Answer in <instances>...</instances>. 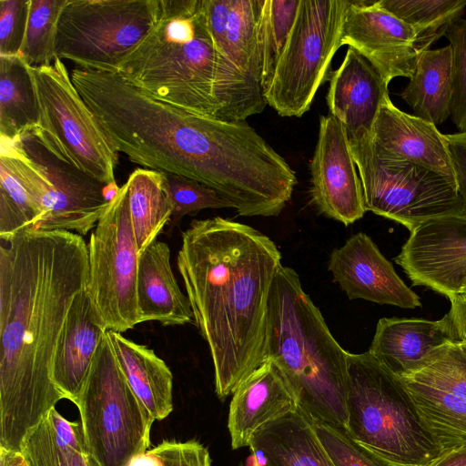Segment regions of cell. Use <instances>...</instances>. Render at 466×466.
Listing matches in <instances>:
<instances>
[{"label":"cell","mask_w":466,"mask_h":466,"mask_svg":"<svg viewBox=\"0 0 466 466\" xmlns=\"http://www.w3.org/2000/svg\"><path fill=\"white\" fill-rule=\"evenodd\" d=\"M88 246L67 230H24L0 246V448L26 434L65 399L53 360L73 300L87 286Z\"/></svg>","instance_id":"cell-1"},{"label":"cell","mask_w":466,"mask_h":466,"mask_svg":"<svg viewBox=\"0 0 466 466\" xmlns=\"http://www.w3.org/2000/svg\"><path fill=\"white\" fill-rule=\"evenodd\" d=\"M224 400L264 361L269 296L281 267L276 244L258 229L220 217L195 219L177 258Z\"/></svg>","instance_id":"cell-2"},{"label":"cell","mask_w":466,"mask_h":466,"mask_svg":"<svg viewBox=\"0 0 466 466\" xmlns=\"http://www.w3.org/2000/svg\"><path fill=\"white\" fill-rule=\"evenodd\" d=\"M70 76L113 147L131 162L197 180L226 198L254 176L258 142L246 121L198 116L156 100L116 71L76 66Z\"/></svg>","instance_id":"cell-3"},{"label":"cell","mask_w":466,"mask_h":466,"mask_svg":"<svg viewBox=\"0 0 466 466\" xmlns=\"http://www.w3.org/2000/svg\"><path fill=\"white\" fill-rule=\"evenodd\" d=\"M349 354L297 272L281 265L268 300L264 360L279 369L310 420L346 431Z\"/></svg>","instance_id":"cell-4"},{"label":"cell","mask_w":466,"mask_h":466,"mask_svg":"<svg viewBox=\"0 0 466 466\" xmlns=\"http://www.w3.org/2000/svg\"><path fill=\"white\" fill-rule=\"evenodd\" d=\"M217 57L201 0H158L155 25L116 72L156 100L216 117Z\"/></svg>","instance_id":"cell-5"},{"label":"cell","mask_w":466,"mask_h":466,"mask_svg":"<svg viewBox=\"0 0 466 466\" xmlns=\"http://www.w3.org/2000/svg\"><path fill=\"white\" fill-rule=\"evenodd\" d=\"M347 432L392 466H427L441 450L404 380L369 351L348 358Z\"/></svg>","instance_id":"cell-6"},{"label":"cell","mask_w":466,"mask_h":466,"mask_svg":"<svg viewBox=\"0 0 466 466\" xmlns=\"http://www.w3.org/2000/svg\"><path fill=\"white\" fill-rule=\"evenodd\" d=\"M76 405L85 441L100 466H126L148 450L155 420L131 390L108 330Z\"/></svg>","instance_id":"cell-7"},{"label":"cell","mask_w":466,"mask_h":466,"mask_svg":"<svg viewBox=\"0 0 466 466\" xmlns=\"http://www.w3.org/2000/svg\"><path fill=\"white\" fill-rule=\"evenodd\" d=\"M0 157L13 168L42 211L37 230L76 231L96 228L111 200L107 185L59 158L31 132L0 138Z\"/></svg>","instance_id":"cell-8"},{"label":"cell","mask_w":466,"mask_h":466,"mask_svg":"<svg viewBox=\"0 0 466 466\" xmlns=\"http://www.w3.org/2000/svg\"><path fill=\"white\" fill-rule=\"evenodd\" d=\"M38 103L31 131L52 153L106 185L116 183L118 152L75 87L59 58L29 67Z\"/></svg>","instance_id":"cell-9"},{"label":"cell","mask_w":466,"mask_h":466,"mask_svg":"<svg viewBox=\"0 0 466 466\" xmlns=\"http://www.w3.org/2000/svg\"><path fill=\"white\" fill-rule=\"evenodd\" d=\"M351 0H299L296 18L264 94L281 116H302L328 79L332 58L341 46Z\"/></svg>","instance_id":"cell-10"},{"label":"cell","mask_w":466,"mask_h":466,"mask_svg":"<svg viewBox=\"0 0 466 466\" xmlns=\"http://www.w3.org/2000/svg\"><path fill=\"white\" fill-rule=\"evenodd\" d=\"M158 0H67L56 56L77 67L116 71L156 24Z\"/></svg>","instance_id":"cell-11"},{"label":"cell","mask_w":466,"mask_h":466,"mask_svg":"<svg viewBox=\"0 0 466 466\" xmlns=\"http://www.w3.org/2000/svg\"><path fill=\"white\" fill-rule=\"evenodd\" d=\"M361 181L366 211L412 231L442 216L462 215L457 184L421 166L378 158L370 137L350 143Z\"/></svg>","instance_id":"cell-12"},{"label":"cell","mask_w":466,"mask_h":466,"mask_svg":"<svg viewBox=\"0 0 466 466\" xmlns=\"http://www.w3.org/2000/svg\"><path fill=\"white\" fill-rule=\"evenodd\" d=\"M86 289L108 330L123 333L141 323L137 298L139 252L125 183L90 236Z\"/></svg>","instance_id":"cell-13"},{"label":"cell","mask_w":466,"mask_h":466,"mask_svg":"<svg viewBox=\"0 0 466 466\" xmlns=\"http://www.w3.org/2000/svg\"><path fill=\"white\" fill-rule=\"evenodd\" d=\"M262 0H232L227 43L217 54L214 96L216 118L246 121L267 102L262 86L259 17Z\"/></svg>","instance_id":"cell-14"},{"label":"cell","mask_w":466,"mask_h":466,"mask_svg":"<svg viewBox=\"0 0 466 466\" xmlns=\"http://www.w3.org/2000/svg\"><path fill=\"white\" fill-rule=\"evenodd\" d=\"M413 286L449 299L466 289V216L430 219L410 231L394 258Z\"/></svg>","instance_id":"cell-15"},{"label":"cell","mask_w":466,"mask_h":466,"mask_svg":"<svg viewBox=\"0 0 466 466\" xmlns=\"http://www.w3.org/2000/svg\"><path fill=\"white\" fill-rule=\"evenodd\" d=\"M341 46L367 58L389 84L398 76H412L419 56L425 51L417 31L379 1L353 0L343 25Z\"/></svg>","instance_id":"cell-16"},{"label":"cell","mask_w":466,"mask_h":466,"mask_svg":"<svg viewBox=\"0 0 466 466\" xmlns=\"http://www.w3.org/2000/svg\"><path fill=\"white\" fill-rule=\"evenodd\" d=\"M342 124L330 114L319 117L310 161V194L318 209L345 226L365 212L361 181Z\"/></svg>","instance_id":"cell-17"},{"label":"cell","mask_w":466,"mask_h":466,"mask_svg":"<svg viewBox=\"0 0 466 466\" xmlns=\"http://www.w3.org/2000/svg\"><path fill=\"white\" fill-rule=\"evenodd\" d=\"M328 269L350 299L403 309L421 306L419 296L396 273L367 234L359 232L332 250Z\"/></svg>","instance_id":"cell-18"},{"label":"cell","mask_w":466,"mask_h":466,"mask_svg":"<svg viewBox=\"0 0 466 466\" xmlns=\"http://www.w3.org/2000/svg\"><path fill=\"white\" fill-rule=\"evenodd\" d=\"M370 147L380 160L410 162L456 183L446 135L434 124L401 111L390 97L373 124Z\"/></svg>","instance_id":"cell-19"},{"label":"cell","mask_w":466,"mask_h":466,"mask_svg":"<svg viewBox=\"0 0 466 466\" xmlns=\"http://www.w3.org/2000/svg\"><path fill=\"white\" fill-rule=\"evenodd\" d=\"M454 342L457 339L447 313L439 320L381 318L368 351L406 379L435 362Z\"/></svg>","instance_id":"cell-20"},{"label":"cell","mask_w":466,"mask_h":466,"mask_svg":"<svg viewBox=\"0 0 466 466\" xmlns=\"http://www.w3.org/2000/svg\"><path fill=\"white\" fill-rule=\"evenodd\" d=\"M326 96L329 114L344 127L350 143L370 137L388 83L361 54L348 47L341 65L329 76Z\"/></svg>","instance_id":"cell-21"},{"label":"cell","mask_w":466,"mask_h":466,"mask_svg":"<svg viewBox=\"0 0 466 466\" xmlns=\"http://www.w3.org/2000/svg\"><path fill=\"white\" fill-rule=\"evenodd\" d=\"M298 408L297 398L279 369L265 360L232 393L228 417L232 449L249 446L261 428Z\"/></svg>","instance_id":"cell-22"},{"label":"cell","mask_w":466,"mask_h":466,"mask_svg":"<svg viewBox=\"0 0 466 466\" xmlns=\"http://www.w3.org/2000/svg\"><path fill=\"white\" fill-rule=\"evenodd\" d=\"M106 329L86 288L76 295L56 344L52 379L65 399L76 404Z\"/></svg>","instance_id":"cell-23"},{"label":"cell","mask_w":466,"mask_h":466,"mask_svg":"<svg viewBox=\"0 0 466 466\" xmlns=\"http://www.w3.org/2000/svg\"><path fill=\"white\" fill-rule=\"evenodd\" d=\"M137 298L141 321L157 320L163 326L193 322L187 295L179 289L170 265L168 246L155 241L139 255Z\"/></svg>","instance_id":"cell-24"},{"label":"cell","mask_w":466,"mask_h":466,"mask_svg":"<svg viewBox=\"0 0 466 466\" xmlns=\"http://www.w3.org/2000/svg\"><path fill=\"white\" fill-rule=\"evenodd\" d=\"M119 366L137 398L155 420L173 410V375L153 350L108 330Z\"/></svg>","instance_id":"cell-25"},{"label":"cell","mask_w":466,"mask_h":466,"mask_svg":"<svg viewBox=\"0 0 466 466\" xmlns=\"http://www.w3.org/2000/svg\"><path fill=\"white\" fill-rule=\"evenodd\" d=\"M248 447L261 451L270 466H335L299 408L261 428Z\"/></svg>","instance_id":"cell-26"},{"label":"cell","mask_w":466,"mask_h":466,"mask_svg":"<svg viewBox=\"0 0 466 466\" xmlns=\"http://www.w3.org/2000/svg\"><path fill=\"white\" fill-rule=\"evenodd\" d=\"M19 453L26 466H100L90 452L81 423L56 408L25 437Z\"/></svg>","instance_id":"cell-27"},{"label":"cell","mask_w":466,"mask_h":466,"mask_svg":"<svg viewBox=\"0 0 466 466\" xmlns=\"http://www.w3.org/2000/svg\"><path fill=\"white\" fill-rule=\"evenodd\" d=\"M400 96L414 116L435 126L451 116L452 99V54L450 45L427 49L418 57L416 67Z\"/></svg>","instance_id":"cell-28"},{"label":"cell","mask_w":466,"mask_h":466,"mask_svg":"<svg viewBox=\"0 0 466 466\" xmlns=\"http://www.w3.org/2000/svg\"><path fill=\"white\" fill-rule=\"evenodd\" d=\"M403 380L423 427L441 453L466 448V400L428 384Z\"/></svg>","instance_id":"cell-29"},{"label":"cell","mask_w":466,"mask_h":466,"mask_svg":"<svg viewBox=\"0 0 466 466\" xmlns=\"http://www.w3.org/2000/svg\"><path fill=\"white\" fill-rule=\"evenodd\" d=\"M29 67L20 56H0V138L13 140L37 124V96Z\"/></svg>","instance_id":"cell-30"},{"label":"cell","mask_w":466,"mask_h":466,"mask_svg":"<svg viewBox=\"0 0 466 466\" xmlns=\"http://www.w3.org/2000/svg\"><path fill=\"white\" fill-rule=\"evenodd\" d=\"M128 208L136 244L142 254L171 220L161 171L137 168L128 177Z\"/></svg>","instance_id":"cell-31"},{"label":"cell","mask_w":466,"mask_h":466,"mask_svg":"<svg viewBox=\"0 0 466 466\" xmlns=\"http://www.w3.org/2000/svg\"><path fill=\"white\" fill-rule=\"evenodd\" d=\"M387 11L412 26L424 50L461 18L466 0H379Z\"/></svg>","instance_id":"cell-32"},{"label":"cell","mask_w":466,"mask_h":466,"mask_svg":"<svg viewBox=\"0 0 466 466\" xmlns=\"http://www.w3.org/2000/svg\"><path fill=\"white\" fill-rule=\"evenodd\" d=\"M67 0H29L19 56L31 66H46L56 59V40L60 15Z\"/></svg>","instance_id":"cell-33"},{"label":"cell","mask_w":466,"mask_h":466,"mask_svg":"<svg viewBox=\"0 0 466 466\" xmlns=\"http://www.w3.org/2000/svg\"><path fill=\"white\" fill-rule=\"evenodd\" d=\"M299 0H262L259 39L264 94L272 80L279 57L296 18Z\"/></svg>","instance_id":"cell-34"},{"label":"cell","mask_w":466,"mask_h":466,"mask_svg":"<svg viewBox=\"0 0 466 466\" xmlns=\"http://www.w3.org/2000/svg\"><path fill=\"white\" fill-rule=\"evenodd\" d=\"M42 211L10 165L0 157V239L34 230Z\"/></svg>","instance_id":"cell-35"},{"label":"cell","mask_w":466,"mask_h":466,"mask_svg":"<svg viewBox=\"0 0 466 466\" xmlns=\"http://www.w3.org/2000/svg\"><path fill=\"white\" fill-rule=\"evenodd\" d=\"M162 172L163 188L172 214L169 229L177 226L187 215L206 208H233V205L211 187L188 177Z\"/></svg>","instance_id":"cell-36"},{"label":"cell","mask_w":466,"mask_h":466,"mask_svg":"<svg viewBox=\"0 0 466 466\" xmlns=\"http://www.w3.org/2000/svg\"><path fill=\"white\" fill-rule=\"evenodd\" d=\"M310 421L335 466H392L355 441L346 431Z\"/></svg>","instance_id":"cell-37"},{"label":"cell","mask_w":466,"mask_h":466,"mask_svg":"<svg viewBox=\"0 0 466 466\" xmlns=\"http://www.w3.org/2000/svg\"><path fill=\"white\" fill-rule=\"evenodd\" d=\"M406 379L431 385L466 400V353L458 342L420 372Z\"/></svg>","instance_id":"cell-38"},{"label":"cell","mask_w":466,"mask_h":466,"mask_svg":"<svg viewBox=\"0 0 466 466\" xmlns=\"http://www.w3.org/2000/svg\"><path fill=\"white\" fill-rule=\"evenodd\" d=\"M452 54V99L451 119L459 132H466V19L459 18L447 28Z\"/></svg>","instance_id":"cell-39"},{"label":"cell","mask_w":466,"mask_h":466,"mask_svg":"<svg viewBox=\"0 0 466 466\" xmlns=\"http://www.w3.org/2000/svg\"><path fill=\"white\" fill-rule=\"evenodd\" d=\"M28 9L29 0H0V56H19Z\"/></svg>","instance_id":"cell-40"},{"label":"cell","mask_w":466,"mask_h":466,"mask_svg":"<svg viewBox=\"0 0 466 466\" xmlns=\"http://www.w3.org/2000/svg\"><path fill=\"white\" fill-rule=\"evenodd\" d=\"M154 449L162 466H210L208 449L195 440L163 441Z\"/></svg>","instance_id":"cell-41"},{"label":"cell","mask_w":466,"mask_h":466,"mask_svg":"<svg viewBox=\"0 0 466 466\" xmlns=\"http://www.w3.org/2000/svg\"><path fill=\"white\" fill-rule=\"evenodd\" d=\"M201 4L215 50L220 54L227 43L232 0H201Z\"/></svg>","instance_id":"cell-42"},{"label":"cell","mask_w":466,"mask_h":466,"mask_svg":"<svg viewBox=\"0 0 466 466\" xmlns=\"http://www.w3.org/2000/svg\"><path fill=\"white\" fill-rule=\"evenodd\" d=\"M446 138L462 203V215L466 216V133L448 134Z\"/></svg>","instance_id":"cell-43"},{"label":"cell","mask_w":466,"mask_h":466,"mask_svg":"<svg viewBox=\"0 0 466 466\" xmlns=\"http://www.w3.org/2000/svg\"><path fill=\"white\" fill-rule=\"evenodd\" d=\"M450 310L447 312L457 342L466 341V293L451 299Z\"/></svg>","instance_id":"cell-44"},{"label":"cell","mask_w":466,"mask_h":466,"mask_svg":"<svg viewBox=\"0 0 466 466\" xmlns=\"http://www.w3.org/2000/svg\"><path fill=\"white\" fill-rule=\"evenodd\" d=\"M427 466H466V448L442 452Z\"/></svg>","instance_id":"cell-45"},{"label":"cell","mask_w":466,"mask_h":466,"mask_svg":"<svg viewBox=\"0 0 466 466\" xmlns=\"http://www.w3.org/2000/svg\"><path fill=\"white\" fill-rule=\"evenodd\" d=\"M126 466H162L155 449L134 457Z\"/></svg>","instance_id":"cell-46"},{"label":"cell","mask_w":466,"mask_h":466,"mask_svg":"<svg viewBox=\"0 0 466 466\" xmlns=\"http://www.w3.org/2000/svg\"><path fill=\"white\" fill-rule=\"evenodd\" d=\"M20 460L19 452H12L0 448V466H18Z\"/></svg>","instance_id":"cell-47"},{"label":"cell","mask_w":466,"mask_h":466,"mask_svg":"<svg viewBox=\"0 0 466 466\" xmlns=\"http://www.w3.org/2000/svg\"><path fill=\"white\" fill-rule=\"evenodd\" d=\"M460 348L466 353V341L458 342Z\"/></svg>","instance_id":"cell-48"},{"label":"cell","mask_w":466,"mask_h":466,"mask_svg":"<svg viewBox=\"0 0 466 466\" xmlns=\"http://www.w3.org/2000/svg\"><path fill=\"white\" fill-rule=\"evenodd\" d=\"M18 466H26V465L25 464L24 461H23L22 456H21V460H20V461H19Z\"/></svg>","instance_id":"cell-49"},{"label":"cell","mask_w":466,"mask_h":466,"mask_svg":"<svg viewBox=\"0 0 466 466\" xmlns=\"http://www.w3.org/2000/svg\"><path fill=\"white\" fill-rule=\"evenodd\" d=\"M464 293H466V289H465ZM461 294H462V293H461Z\"/></svg>","instance_id":"cell-50"},{"label":"cell","mask_w":466,"mask_h":466,"mask_svg":"<svg viewBox=\"0 0 466 466\" xmlns=\"http://www.w3.org/2000/svg\"><path fill=\"white\" fill-rule=\"evenodd\" d=\"M267 466H270V465L268 463V465H267Z\"/></svg>","instance_id":"cell-51"},{"label":"cell","mask_w":466,"mask_h":466,"mask_svg":"<svg viewBox=\"0 0 466 466\" xmlns=\"http://www.w3.org/2000/svg\"><path fill=\"white\" fill-rule=\"evenodd\" d=\"M466 133V132H465Z\"/></svg>","instance_id":"cell-52"}]
</instances>
